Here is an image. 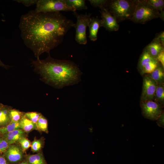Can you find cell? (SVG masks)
Here are the masks:
<instances>
[{"label":"cell","mask_w":164,"mask_h":164,"mask_svg":"<svg viewBox=\"0 0 164 164\" xmlns=\"http://www.w3.org/2000/svg\"><path fill=\"white\" fill-rule=\"evenodd\" d=\"M37 130L39 131L48 133V121L42 114L36 123Z\"/></svg>","instance_id":"obj_22"},{"label":"cell","mask_w":164,"mask_h":164,"mask_svg":"<svg viewBox=\"0 0 164 164\" xmlns=\"http://www.w3.org/2000/svg\"><path fill=\"white\" fill-rule=\"evenodd\" d=\"M158 84L148 75L143 79L141 101L153 100Z\"/></svg>","instance_id":"obj_9"},{"label":"cell","mask_w":164,"mask_h":164,"mask_svg":"<svg viewBox=\"0 0 164 164\" xmlns=\"http://www.w3.org/2000/svg\"><path fill=\"white\" fill-rule=\"evenodd\" d=\"M35 10L43 13L76 11L74 8L67 4L65 0H38Z\"/></svg>","instance_id":"obj_5"},{"label":"cell","mask_w":164,"mask_h":164,"mask_svg":"<svg viewBox=\"0 0 164 164\" xmlns=\"http://www.w3.org/2000/svg\"><path fill=\"white\" fill-rule=\"evenodd\" d=\"M4 155L8 161L11 163H15L21 159L22 157V151L18 145L15 144L10 145L4 152Z\"/></svg>","instance_id":"obj_10"},{"label":"cell","mask_w":164,"mask_h":164,"mask_svg":"<svg viewBox=\"0 0 164 164\" xmlns=\"http://www.w3.org/2000/svg\"><path fill=\"white\" fill-rule=\"evenodd\" d=\"M160 42L162 45L164 46V32L162 31L157 34L153 39Z\"/></svg>","instance_id":"obj_31"},{"label":"cell","mask_w":164,"mask_h":164,"mask_svg":"<svg viewBox=\"0 0 164 164\" xmlns=\"http://www.w3.org/2000/svg\"><path fill=\"white\" fill-rule=\"evenodd\" d=\"M19 164H28V163L26 162H22L20 163H19Z\"/></svg>","instance_id":"obj_37"},{"label":"cell","mask_w":164,"mask_h":164,"mask_svg":"<svg viewBox=\"0 0 164 164\" xmlns=\"http://www.w3.org/2000/svg\"><path fill=\"white\" fill-rule=\"evenodd\" d=\"M25 133V132L22 129H18L3 134L2 135V138L7 142L9 145L13 144L24 137Z\"/></svg>","instance_id":"obj_11"},{"label":"cell","mask_w":164,"mask_h":164,"mask_svg":"<svg viewBox=\"0 0 164 164\" xmlns=\"http://www.w3.org/2000/svg\"><path fill=\"white\" fill-rule=\"evenodd\" d=\"M20 144L22 152L25 151L31 146V143L29 140L24 137L21 138L19 141Z\"/></svg>","instance_id":"obj_27"},{"label":"cell","mask_w":164,"mask_h":164,"mask_svg":"<svg viewBox=\"0 0 164 164\" xmlns=\"http://www.w3.org/2000/svg\"><path fill=\"white\" fill-rule=\"evenodd\" d=\"M27 160L28 164H46L43 156L40 153L28 155Z\"/></svg>","instance_id":"obj_19"},{"label":"cell","mask_w":164,"mask_h":164,"mask_svg":"<svg viewBox=\"0 0 164 164\" xmlns=\"http://www.w3.org/2000/svg\"><path fill=\"white\" fill-rule=\"evenodd\" d=\"M32 63L46 82L57 87L72 85L80 81L81 72L71 61L55 59L49 55L46 59H37Z\"/></svg>","instance_id":"obj_2"},{"label":"cell","mask_w":164,"mask_h":164,"mask_svg":"<svg viewBox=\"0 0 164 164\" xmlns=\"http://www.w3.org/2000/svg\"><path fill=\"white\" fill-rule=\"evenodd\" d=\"M42 146V141L39 139L35 138L33 141L31 143L32 151L33 152H36L40 150Z\"/></svg>","instance_id":"obj_26"},{"label":"cell","mask_w":164,"mask_h":164,"mask_svg":"<svg viewBox=\"0 0 164 164\" xmlns=\"http://www.w3.org/2000/svg\"><path fill=\"white\" fill-rule=\"evenodd\" d=\"M19 122L20 129L25 132H28L33 130H37L36 124L27 118L24 114Z\"/></svg>","instance_id":"obj_15"},{"label":"cell","mask_w":164,"mask_h":164,"mask_svg":"<svg viewBox=\"0 0 164 164\" xmlns=\"http://www.w3.org/2000/svg\"><path fill=\"white\" fill-rule=\"evenodd\" d=\"M74 24L60 12H38L34 10L21 16L19 26L24 44L38 59L44 53L50 55Z\"/></svg>","instance_id":"obj_1"},{"label":"cell","mask_w":164,"mask_h":164,"mask_svg":"<svg viewBox=\"0 0 164 164\" xmlns=\"http://www.w3.org/2000/svg\"><path fill=\"white\" fill-rule=\"evenodd\" d=\"M137 0H109L107 8L115 18L118 22L130 20L132 17Z\"/></svg>","instance_id":"obj_3"},{"label":"cell","mask_w":164,"mask_h":164,"mask_svg":"<svg viewBox=\"0 0 164 164\" xmlns=\"http://www.w3.org/2000/svg\"><path fill=\"white\" fill-rule=\"evenodd\" d=\"M141 107L143 116L152 120H157L163 112V105L153 100L141 101Z\"/></svg>","instance_id":"obj_7"},{"label":"cell","mask_w":164,"mask_h":164,"mask_svg":"<svg viewBox=\"0 0 164 164\" xmlns=\"http://www.w3.org/2000/svg\"><path fill=\"white\" fill-rule=\"evenodd\" d=\"M9 145L4 139L2 137L0 138V154L6 151Z\"/></svg>","instance_id":"obj_29"},{"label":"cell","mask_w":164,"mask_h":164,"mask_svg":"<svg viewBox=\"0 0 164 164\" xmlns=\"http://www.w3.org/2000/svg\"><path fill=\"white\" fill-rule=\"evenodd\" d=\"M67 4L73 7L76 11L87 9L86 4L85 0H65Z\"/></svg>","instance_id":"obj_18"},{"label":"cell","mask_w":164,"mask_h":164,"mask_svg":"<svg viewBox=\"0 0 164 164\" xmlns=\"http://www.w3.org/2000/svg\"><path fill=\"white\" fill-rule=\"evenodd\" d=\"M160 12L153 8L148 0H137L132 17L130 20L136 23L144 24L159 17Z\"/></svg>","instance_id":"obj_4"},{"label":"cell","mask_w":164,"mask_h":164,"mask_svg":"<svg viewBox=\"0 0 164 164\" xmlns=\"http://www.w3.org/2000/svg\"><path fill=\"white\" fill-rule=\"evenodd\" d=\"M90 4L95 7H99L100 9L107 7L109 0H89Z\"/></svg>","instance_id":"obj_24"},{"label":"cell","mask_w":164,"mask_h":164,"mask_svg":"<svg viewBox=\"0 0 164 164\" xmlns=\"http://www.w3.org/2000/svg\"><path fill=\"white\" fill-rule=\"evenodd\" d=\"M156 60L164 68V50L162 51L157 56Z\"/></svg>","instance_id":"obj_32"},{"label":"cell","mask_w":164,"mask_h":164,"mask_svg":"<svg viewBox=\"0 0 164 164\" xmlns=\"http://www.w3.org/2000/svg\"><path fill=\"white\" fill-rule=\"evenodd\" d=\"M89 38L92 41H95L97 39V33L99 28L101 27L100 19L98 17L91 18L88 26Z\"/></svg>","instance_id":"obj_12"},{"label":"cell","mask_w":164,"mask_h":164,"mask_svg":"<svg viewBox=\"0 0 164 164\" xmlns=\"http://www.w3.org/2000/svg\"><path fill=\"white\" fill-rule=\"evenodd\" d=\"M161 9L163 10L164 7V1L163 0H156Z\"/></svg>","instance_id":"obj_34"},{"label":"cell","mask_w":164,"mask_h":164,"mask_svg":"<svg viewBox=\"0 0 164 164\" xmlns=\"http://www.w3.org/2000/svg\"><path fill=\"white\" fill-rule=\"evenodd\" d=\"M2 107L0 105V109L2 108Z\"/></svg>","instance_id":"obj_38"},{"label":"cell","mask_w":164,"mask_h":164,"mask_svg":"<svg viewBox=\"0 0 164 164\" xmlns=\"http://www.w3.org/2000/svg\"><path fill=\"white\" fill-rule=\"evenodd\" d=\"M101 27L109 31H117L119 27L115 18L110 13L107 7L101 8Z\"/></svg>","instance_id":"obj_8"},{"label":"cell","mask_w":164,"mask_h":164,"mask_svg":"<svg viewBox=\"0 0 164 164\" xmlns=\"http://www.w3.org/2000/svg\"><path fill=\"white\" fill-rule=\"evenodd\" d=\"M148 1L149 4L158 11L161 12L163 11L161 9L156 0H148Z\"/></svg>","instance_id":"obj_30"},{"label":"cell","mask_w":164,"mask_h":164,"mask_svg":"<svg viewBox=\"0 0 164 164\" xmlns=\"http://www.w3.org/2000/svg\"><path fill=\"white\" fill-rule=\"evenodd\" d=\"M19 129H20L19 121H11L6 126L0 128V134L2 135L5 133Z\"/></svg>","instance_id":"obj_21"},{"label":"cell","mask_w":164,"mask_h":164,"mask_svg":"<svg viewBox=\"0 0 164 164\" xmlns=\"http://www.w3.org/2000/svg\"><path fill=\"white\" fill-rule=\"evenodd\" d=\"M10 109L7 107H2L0 109V128L6 126L11 120L9 116Z\"/></svg>","instance_id":"obj_16"},{"label":"cell","mask_w":164,"mask_h":164,"mask_svg":"<svg viewBox=\"0 0 164 164\" xmlns=\"http://www.w3.org/2000/svg\"><path fill=\"white\" fill-rule=\"evenodd\" d=\"M0 65L1 66H2L3 67L7 68V66L6 65L4 64L0 60Z\"/></svg>","instance_id":"obj_36"},{"label":"cell","mask_w":164,"mask_h":164,"mask_svg":"<svg viewBox=\"0 0 164 164\" xmlns=\"http://www.w3.org/2000/svg\"><path fill=\"white\" fill-rule=\"evenodd\" d=\"M157 84H164V68L159 63L157 68L151 73L148 75Z\"/></svg>","instance_id":"obj_14"},{"label":"cell","mask_w":164,"mask_h":164,"mask_svg":"<svg viewBox=\"0 0 164 164\" xmlns=\"http://www.w3.org/2000/svg\"><path fill=\"white\" fill-rule=\"evenodd\" d=\"M0 164H8L6 159L4 156H0Z\"/></svg>","instance_id":"obj_35"},{"label":"cell","mask_w":164,"mask_h":164,"mask_svg":"<svg viewBox=\"0 0 164 164\" xmlns=\"http://www.w3.org/2000/svg\"><path fill=\"white\" fill-rule=\"evenodd\" d=\"M73 14L77 19L73 26L76 29L75 40L79 44L85 45L87 42L86 30L91 20V14H79L76 11Z\"/></svg>","instance_id":"obj_6"},{"label":"cell","mask_w":164,"mask_h":164,"mask_svg":"<svg viewBox=\"0 0 164 164\" xmlns=\"http://www.w3.org/2000/svg\"><path fill=\"white\" fill-rule=\"evenodd\" d=\"M164 46L159 41L153 39L145 48L152 56L156 59L158 55L164 50Z\"/></svg>","instance_id":"obj_13"},{"label":"cell","mask_w":164,"mask_h":164,"mask_svg":"<svg viewBox=\"0 0 164 164\" xmlns=\"http://www.w3.org/2000/svg\"><path fill=\"white\" fill-rule=\"evenodd\" d=\"M159 63L156 59L149 62L145 65L140 71L142 74H149L157 67Z\"/></svg>","instance_id":"obj_20"},{"label":"cell","mask_w":164,"mask_h":164,"mask_svg":"<svg viewBox=\"0 0 164 164\" xmlns=\"http://www.w3.org/2000/svg\"><path fill=\"white\" fill-rule=\"evenodd\" d=\"M41 115V114L35 112H28L24 114L27 118L35 124Z\"/></svg>","instance_id":"obj_25"},{"label":"cell","mask_w":164,"mask_h":164,"mask_svg":"<svg viewBox=\"0 0 164 164\" xmlns=\"http://www.w3.org/2000/svg\"><path fill=\"white\" fill-rule=\"evenodd\" d=\"M9 114L11 121L14 122L19 121L24 115L22 112L15 109H10Z\"/></svg>","instance_id":"obj_23"},{"label":"cell","mask_w":164,"mask_h":164,"mask_svg":"<svg viewBox=\"0 0 164 164\" xmlns=\"http://www.w3.org/2000/svg\"><path fill=\"white\" fill-rule=\"evenodd\" d=\"M157 123L158 125L160 126L164 127V113L162 112L161 115L159 117L157 120Z\"/></svg>","instance_id":"obj_33"},{"label":"cell","mask_w":164,"mask_h":164,"mask_svg":"<svg viewBox=\"0 0 164 164\" xmlns=\"http://www.w3.org/2000/svg\"><path fill=\"white\" fill-rule=\"evenodd\" d=\"M38 0H15V2L22 3L26 7L36 4Z\"/></svg>","instance_id":"obj_28"},{"label":"cell","mask_w":164,"mask_h":164,"mask_svg":"<svg viewBox=\"0 0 164 164\" xmlns=\"http://www.w3.org/2000/svg\"><path fill=\"white\" fill-rule=\"evenodd\" d=\"M153 100L162 105L164 104V84H158L157 85Z\"/></svg>","instance_id":"obj_17"}]
</instances>
